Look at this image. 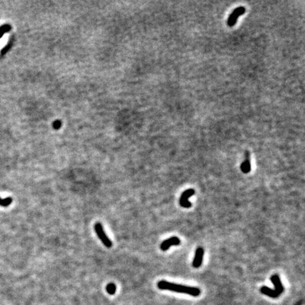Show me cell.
<instances>
[{
    "instance_id": "obj_1",
    "label": "cell",
    "mask_w": 305,
    "mask_h": 305,
    "mask_svg": "<svg viewBox=\"0 0 305 305\" xmlns=\"http://www.w3.org/2000/svg\"><path fill=\"white\" fill-rule=\"evenodd\" d=\"M157 286L160 290H165L172 291V292L185 293V294L192 295L193 297H198L201 294V290L198 288L178 285V284L172 283L166 280L159 281L157 284Z\"/></svg>"
},
{
    "instance_id": "obj_2",
    "label": "cell",
    "mask_w": 305,
    "mask_h": 305,
    "mask_svg": "<svg viewBox=\"0 0 305 305\" xmlns=\"http://www.w3.org/2000/svg\"><path fill=\"white\" fill-rule=\"evenodd\" d=\"M271 280L273 283L276 289L271 290L269 288L266 287V286H263L260 290L261 292L272 298L278 297L284 292V287L281 283L280 277L277 274L273 275L271 277Z\"/></svg>"
},
{
    "instance_id": "obj_3",
    "label": "cell",
    "mask_w": 305,
    "mask_h": 305,
    "mask_svg": "<svg viewBox=\"0 0 305 305\" xmlns=\"http://www.w3.org/2000/svg\"><path fill=\"white\" fill-rule=\"evenodd\" d=\"M94 229L97 235V237H99V239H101V241L102 242V243L106 247L111 248L112 246V241L109 239V237L107 236V234H105V232L103 227H102L101 223H95Z\"/></svg>"
},
{
    "instance_id": "obj_4",
    "label": "cell",
    "mask_w": 305,
    "mask_h": 305,
    "mask_svg": "<svg viewBox=\"0 0 305 305\" xmlns=\"http://www.w3.org/2000/svg\"><path fill=\"white\" fill-rule=\"evenodd\" d=\"M195 194V191L193 189H189L187 190H185L182 193L180 198V205L183 207V208H189L192 207V204L189 201V198Z\"/></svg>"
},
{
    "instance_id": "obj_5",
    "label": "cell",
    "mask_w": 305,
    "mask_h": 305,
    "mask_svg": "<svg viewBox=\"0 0 305 305\" xmlns=\"http://www.w3.org/2000/svg\"><path fill=\"white\" fill-rule=\"evenodd\" d=\"M245 11L246 9L244 6H239V7L235 9L233 11V12L230 15L229 18H228L227 25L230 27L234 26L235 24H236L237 20L239 16L244 14L245 13Z\"/></svg>"
},
{
    "instance_id": "obj_6",
    "label": "cell",
    "mask_w": 305,
    "mask_h": 305,
    "mask_svg": "<svg viewBox=\"0 0 305 305\" xmlns=\"http://www.w3.org/2000/svg\"><path fill=\"white\" fill-rule=\"evenodd\" d=\"M180 239L177 237H172L163 241L160 244V249L162 251H167L172 246H177L180 244Z\"/></svg>"
},
{
    "instance_id": "obj_7",
    "label": "cell",
    "mask_w": 305,
    "mask_h": 305,
    "mask_svg": "<svg viewBox=\"0 0 305 305\" xmlns=\"http://www.w3.org/2000/svg\"><path fill=\"white\" fill-rule=\"evenodd\" d=\"M204 254V250L201 246H199L195 252V257L192 262V266L194 268H199L201 266Z\"/></svg>"
},
{
    "instance_id": "obj_8",
    "label": "cell",
    "mask_w": 305,
    "mask_h": 305,
    "mask_svg": "<svg viewBox=\"0 0 305 305\" xmlns=\"http://www.w3.org/2000/svg\"><path fill=\"white\" fill-rule=\"evenodd\" d=\"M246 158L244 160V161L242 162L240 168L242 172L244 174H247L251 170V162H250V153L248 151H246L245 153Z\"/></svg>"
},
{
    "instance_id": "obj_9",
    "label": "cell",
    "mask_w": 305,
    "mask_h": 305,
    "mask_svg": "<svg viewBox=\"0 0 305 305\" xmlns=\"http://www.w3.org/2000/svg\"><path fill=\"white\" fill-rule=\"evenodd\" d=\"M116 290H117V288H116V285L114 283H110L106 286L107 292L111 295L115 294Z\"/></svg>"
},
{
    "instance_id": "obj_10",
    "label": "cell",
    "mask_w": 305,
    "mask_h": 305,
    "mask_svg": "<svg viewBox=\"0 0 305 305\" xmlns=\"http://www.w3.org/2000/svg\"><path fill=\"white\" fill-rule=\"evenodd\" d=\"M12 202V199L10 197L6 198L5 199H0V205L4 206H7L9 205H10Z\"/></svg>"
}]
</instances>
